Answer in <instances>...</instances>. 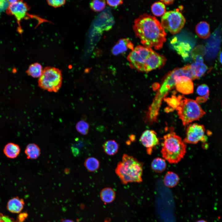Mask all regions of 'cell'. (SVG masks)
<instances>
[{
  "mask_svg": "<svg viewBox=\"0 0 222 222\" xmlns=\"http://www.w3.org/2000/svg\"><path fill=\"white\" fill-rule=\"evenodd\" d=\"M129 138L130 141L133 142L135 140V136L133 134H131L129 136Z\"/></svg>",
  "mask_w": 222,
  "mask_h": 222,
  "instance_id": "cell-35",
  "label": "cell"
},
{
  "mask_svg": "<svg viewBox=\"0 0 222 222\" xmlns=\"http://www.w3.org/2000/svg\"><path fill=\"white\" fill-rule=\"evenodd\" d=\"M25 153L28 159H35L40 156L41 150L36 144L30 143L27 146L25 150Z\"/></svg>",
  "mask_w": 222,
  "mask_h": 222,
  "instance_id": "cell-17",
  "label": "cell"
},
{
  "mask_svg": "<svg viewBox=\"0 0 222 222\" xmlns=\"http://www.w3.org/2000/svg\"><path fill=\"white\" fill-rule=\"evenodd\" d=\"M24 205V200L18 197H14L10 199L7 204L8 210L13 213L20 212L23 209Z\"/></svg>",
  "mask_w": 222,
  "mask_h": 222,
  "instance_id": "cell-14",
  "label": "cell"
},
{
  "mask_svg": "<svg viewBox=\"0 0 222 222\" xmlns=\"http://www.w3.org/2000/svg\"><path fill=\"white\" fill-rule=\"evenodd\" d=\"M151 10L154 15L157 16H162L166 12L165 5L161 1L155 2L151 6Z\"/></svg>",
  "mask_w": 222,
  "mask_h": 222,
  "instance_id": "cell-25",
  "label": "cell"
},
{
  "mask_svg": "<svg viewBox=\"0 0 222 222\" xmlns=\"http://www.w3.org/2000/svg\"><path fill=\"white\" fill-rule=\"evenodd\" d=\"M0 222H15L11 218L0 213Z\"/></svg>",
  "mask_w": 222,
  "mask_h": 222,
  "instance_id": "cell-32",
  "label": "cell"
},
{
  "mask_svg": "<svg viewBox=\"0 0 222 222\" xmlns=\"http://www.w3.org/2000/svg\"><path fill=\"white\" fill-rule=\"evenodd\" d=\"M106 5L105 0H94L90 3L91 9L95 11H100L103 10Z\"/></svg>",
  "mask_w": 222,
  "mask_h": 222,
  "instance_id": "cell-28",
  "label": "cell"
},
{
  "mask_svg": "<svg viewBox=\"0 0 222 222\" xmlns=\"http://www.w3.org/2000/svg\"><path fill=\"white\" fill-rule=\"evenodd\" d=\"M27 214L26 213H23L20 214L18 217V220L19 222H22L25 219L27 216Z\"/></svg>",
  "mask_w": 222,
  "mask_h": 222,
  "instance_id": "cell-33",
  "label": "cell"
},
{
  "mask_svg": "<svg viewBox=\"0 0 222 222\" xmlns=\"http://www.w3.org/2000/svg\"><path fill=\"white\" fill-rule=\"evenodd\" d=\"M195 29L197 35L201 39H207L210 35L209 25L205 21H202L196 25Z\"/></svg>",
  "mask_w": 222,
  "mask_h": 222,
  "instance_id": "cell-16",
  "label": "cell"
},
{
  "mask_svg": "<svg viewBox=\"0 0 222 222\" xmlns=\"http://www.w3.org/2000/svg\"><path fill=\"white\" fill-rule=\"evenodd\" d=\"M161 1L163 2L164 4H166V5H171L173 3V2L174 1V0H161Z\"/></svg>",
  "mask_w": 222,
  "mask_h": 222,
  "instance_id": "cell-34",
  "label": "cell"
},
{
  "mask_svg": "<svg viewBox=\"0 0 222 222\" xmlns=\"http://www.w3.org/2000/svg\"><path fill=\"white\" fill-rule=\"evenodd\" d=\"M134 48V45L130 39L124 38L118 40L111 51L113 54L117 55L126 52L128 49L132 50Z\"/></svg>",
  "mask_w": 222,
  "mask_h": 222,
  "instance_id": "cell-13",
  "label": "cell"
},
{
  "mask_svg": "<svg viewBox=\"0 0 222 222\" xmlns=\"http://www.w3.org/2000/svg\"><path fill=\"white\" fill-rule=\"evenodd\" d=\"M166 160L159 157L154 158L151 163L152 169L157 173H161L166 169Z\"/></svg>",
  "mask_w": 222,
  "mask_h": 222,
  "instance_id": "cell-21",
  "label": "cell"
},
{
  "mask_svg": "<svg viewBox=\"0 0 222 222\" xmlns=\"http://www.w3.org/2000/svg\"><path fill=\"white\" fill-rule=\"evenodd\" d=\"M179 181V177L175 173L168 171L164 176L163 182L166 186L169 188L173 187L176 186Z\"/></svg>",
  "mask_w": 222,
  "mask_h": 222,
  "instance_id": "cell-19",
  "label": "cell"
},
{
  "mask_svg": "<svg viewBox=\"0 0 222 222\" xmlns=\"http://www.w3.org/2000/svg\"><path fill=\"white\" fill-rule=\"evenodd\" d=\"M140 141L147 148V153L149 155L152 153L153 149L159 144L156 133L152 130H147L144 131L141 136Z\"/></svg>",
  "mask_w": 222,
  "mask_h": 222,
  "instance_id": "cell-9",
  "label": "cell"
},
{
  "mask_svg": "<svg viewBox=\"0 0 222 222\" xmlns=\"http://www.w3.org/2000/svg\"><path fill=\"white\" fill-rule=\"evenodd\" d=\"M62 82L61 71L53 67H45L38 81L41 88L49 92H57L60 88Z\"/></svg>",
  "mask_w": 222,
  "mask_h": 222,
  "instance_id": "cell-6",
  "label": "cell"
},
{
  "mask_svg": "<svg viewBox=\"0 0 222 222\" xmlns=\"http://www.w3.org/2000/svg\"><path fill=\"white\" fill-rule=\"evenodd\" d=\"M20 149L19 146L13 143H9L6 144L3 149L5 155L8 158H14L19 154Z\"/></svg>",
  "mask_w": 222,
  "mask_h": 222,
  "instance_id": "cell-18",
  "label": "cell"
},
{
  "mask_svg": "<svg viewBox=\"0 0 222 222\" xmlns=\"http://www.w3.org/2000/svg\"><path fill=\"white\" fill-rule=\"evenodd\" d=\"M196 222H208L206 221L203 220H199L198 221H197Z\"/></svg>",
  "mask_w": 222,
  "mask_h": 222,
  "instance_id": "cell-38",
  "label": "cell"
},
{
  "mask_svg": "<svg viewBox=\"0 0 222 222\" xmlns=\"http://www.w3.org/2000/svg\"><path fill=\"white\" fill-rule=\"evenodd\" d=\"M133 30L144 46L156 50L163 47L166 34L161 23L154 16L144 14L134 22Z\"/></svg>",
  "mask_w": 222,
  "mask_h": 222,
  "instance_id": "cell-1",
  "label": "cell"
},
{
  "mask_svg": "<svg viewBox=\"0 0 222 222\" xmlns=\"http://www.w3.org/2000/svg\"><path fill=\"white\" fill-rule=\"evenodd\" d=\"M107 3L110 6L112 7L117 6L123 3L122 0H107Z\"/></svg>",
  "mask_w": 222,
  "mask_h": 222,
  "instance_id": "cell-31",
  "label": "cell"
},
{
  "mask_svg": "<svg viewBox=\"0 0 222 222\" xmlns=\"http://www.w3.org/2000/svg\"><path fill=\"white\" fill-rule=\"evenodd\" d=\"M131 67L138 71L148 72L162 67L166 59L151 48L141 45L134 48L127 57Z\"/></svg>",
  "mask_w": 222,
  "mask_h": 222,
  "instance_id": "cell-2",
  "label": "cell"
},
{
  "mask_svg": "<svg viewBox=\"0 0 222 222\" xmlns=\"http://www.w3.org/2000/svg\"><path fill=\"white\" fill-rule=\"evenodd\" d=\"M116 194L114 191L110 187L103 188L100 193L101 200L105 203L108 204L113 201L115 198Z\"/></svg>",
  "mask_w": 222,
  "mask_h": 222,
  "instance_id": "cell-20",
  "label": "cell"
},
{
  "mask_svg": "<svg viewBox=\"0 0 222 222\" xmlns=\"http://www.w3.org/2000/svg\"><path fill=\"white\" fill-rule=\"evenodd\" d=\"M143 164L134 157L124 154L122 161L117 163L115 173L123 184L140 183L142 181Z\"/></svg>",
  "mask_w": 222,
  "mask_h": 222,
  "instance_id": "cell-3",
  "label": "cell"
},
{
  "mask_svg": "<svg viewBox=\"0 0 222 222\" xmlns=\"http://www.w3.org/2000/svg\"><path fill=\"white\" fill-rule=\"evenodd\" d=\"M42 66L39 63H35L31 64L26 71L27 75L34 78H38L42 75L43 72Z\"/></svg>",
  "mask_w": 222,
  "mask_h": 222,
  "instance_id": "cell-23",
  "label": "cell"
},
{
  "mask_svg": "<svg viewBox=\"0 0 222 222\" xmlns=\"http://www.w3.org/2000/svg\"><path fill=\"white\" fill-rule=\"evenodd\" d=\"M84 165L88 171L93 172L97 171L99 168L100 162L96 158L93 157H89L85 160Z\"/></svg>",
  "mask_w": 222,
  "mask_h": 222,
  "instance_id": "cell-24",
  "label": "cell"
},
{
  "mask_svg": "<svg viewBox=\"0 0 222 222\" xmlns=\"http://www.w3.org/2000/svg\"><path fill=\"white\" fill-rule=\"evenodd\" d=\"M174 75L172 72H170L163 81L156 96L162 99L168 92L175 86Z\"/></svg>",
  "mask_w": 222,
  "mask_h": 222,
  "instance_id": "cell-12",
  "label": "cell"
},
{
  "mask_svg": "<svg viewBox=\"0 0 222 222\" xmlns=\"http://www.w3.org/2000/svg\"><path fill=\"white\" fill-rule=\"evenodd\" d=\"M183 125L186 126L195 121L199 120L205 113L195 100L183 97L176 109Z\"/></svg>",
  "mask_w": 222,
  "mask_h": 222,
  "instance_id": "cell-5",
  "label": "cell"
},
{
  "mask_svg": "<svg viewBox=\"0 0 222 222\" xmlns=\"http://www.w3.org/2000/svg\"><path fill=\"white\" fill-rule=\"evenodd\" d=\"M105 153L109 155H113L117 153L119 146L114 140H111L106 141L103 146Z\"/></svg>",
  "mask_w": 222,
  "mask_h": 222,
  "instance_id": "cell-22",
  "label": "cell"
},
{
  "mask_svg": "<svg viewBox=\"0 0 222 222\" xmlns=\"http://www.w3.org/2000/svg\"><path fill=\"white\" fill-rule=\"evenodd\" d=\"M8 8L9 12L14 16L18 21H20L26 17L28 10L27 4L21 1H17L13 3L10 4Z\"/></svg>",
  "mask_w": 222,
  "mask_h": 222,
  "instance_id": "cell-11",
  "label": "cell"
},
{
  "mask_svg": "<svg viewBox=\"0 0 222 222\" xmlns=\"http://www.w3.org/2000/svg\"><path fill=\"white\" fill-rule=\"evenodd\" d=\"M62 222H75L74 221L68 219H64L62 220Z\"/></svg>",
  "mask_w": 222,
  "mask_h": 222,
  "instance_id": "cell-37",
  "label": "cell"
},
{
  "mask_svg": "<svg viewBox=\"0 0 222 222\" xmlns=\"http://www.w3.org/2000/svg\"><path fill=\"white\" fill-rule=\"evenodd\" d=\"M197 93L199 95L204 97L209 95V89L208 86L204 84L199 85L196 89Z\"/></svg>",
  "mask_w": 222,
  "mask_h": 222,
  "instance_id": "cell-29",
  "label": "cell"
},
{
  "mask_svg": "<svg viewBox=\"0 0 222 222\" xmlns=\"http://www.w3.org/2000/svg\"><path fill=\"white\" fill-rule=\"evenodd\" d=\"M182 96H179L177 97L175 96H173L171 97H169L164 99L168 105L172 108V109H176L180 104V101Z\"/></svg>",
  "mask_w": 222,
  "mask_h": 222,
  "instance_id": "cell-27",
  "label": "cell"
},
{
  "mask_svg": "<svg viewBox=\"0 0 222 222\" xmlns=\"http://www.w3.org/2000/svg\"><path fill=\"white\" fill-rule=\"evenodd\" d=\"M47 2L49 5L55 8L61 6L66 2V1L64 0H49Z\"/></svg>",
  "mask_w": 222,
  "mask_h": 222,
  "instance_id": "cell-30",
  "label": "cell"
},
{
  "mask_svg": "<svg viewBox=\"0 0 222 222\" xmlns=\"http://www.w3.org/2000/svg\"><path fill=\"white\" fill-rule=\"evenodd\" d=\"M194 79H199L207 72L208 68L204 63L194 62L190 65Z\"/></svg>",
  "mask_w": 222,
  "mask_h": 222,
  "instance_id": "cell-15",
  "label": "cell"
},
{
  "mask_svg": "<svg viewBox=\"0 0 222 222\" xmlns=\"http://www.w3.org/2000/svg\"><path fill=\"white\" fill-rule=\"evenodd\" d=\"M219 60L220 64L222 65V51L221 52L220 54Z\"/></svg>",
  "mask_w": 222,
  "mask_h": 222,
  "instance_id": "cell-36",
  "label": "cell"
},
{
  "mask_svg": "<svg viewBox=\"0 0 222 222\" xmlns=\"http://www.w3.org/2000/svg\"><path fill=\"white\" fill-rule=\"evenodd\" d=\"M89 125L88 123L84 121H80L76 124V130L83 135H87L89 131Z\"/></svg>",
  "mask_w": 222,
  "mask_h": 222,
  "instance_id": "cell-26",
  "label": "cell"
},
{
  "mask_svg": "<svg viewBox=\"0 0 222 222\" xmlns=\"http://www.w3.org/2000/svg\"><path fill=\"white\" fill-rule=\"evenodd\" d=\"M161 150L162 157L169 163H178L186 154V144L181 137L174 132L164 135Z\"/></svg>",
  "mask_w": 222,
  "mask_h": 222,
  "instance_id": "cell-4",
  "label": "cell"
},
{
  "mask_svg": "<svg viewBox=\"0 0 222 222\" xmlns=\"http://www.w3.org/2000/svg\"><path fill=\"white\" fill-rule=\"evenodd\" d=\"M175 80V86L177 90L184 94H188L193 92L194 86L192 80L189 78L183 76H178L174 70L172 71Z\"/></svg>",
  "mask_w": 222,
  "mask_h": 222,
  "instance_id": "cell-10",
  "label": "cell"
},
{
  "mask_svg": "<svg viewBox=\"0 0 222 222\" xmlns=\"http://www.w3.org/2000/svg\"><path fill=\"white\" fill-rule=\"evenodd\" d=\"M203 125L197 123L190 124L187 127L186 136L183 140L186 144H196L199 142H205L207 139Z\"/></svg>",
  "mask_w": 222,
  "mask_h": 222,
  "instance_id": "cell-8",
  "label": "cell"
},
{
  "mask_svg": "<svg viewBox=\"0 0 222 222\" xmlns=\"http://www.w3.org/2000/svg\"><path fill=\"white\" fill-rule=\"evenodd\" d=\"M185 19L178 11L171 10L166 12L161 18V24L164 29L172 34L178 33L183 28Z\"/></svg>",
  "mask_w": 222,
  "mask_h": 222,
  "instance_id": "cell-7",
  "label": "cell"
}]
</instances>
